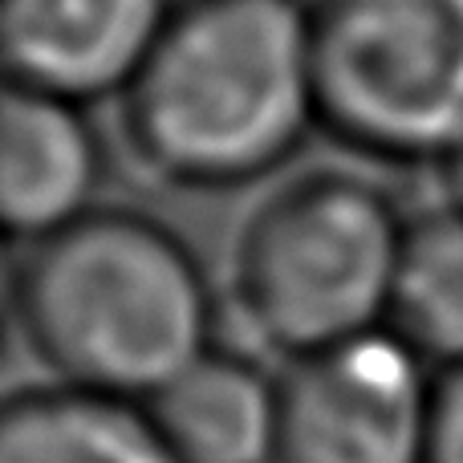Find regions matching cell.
Masks as SVG:
<instances>
[{
	"instance_id": "obj_8",
	"label": "cell",
	"mask_w": 463,
	"mask_h": 463,
	"mask_svg": "<svg viewBox=\"0 0 463 463\" xmlns=\"http://www.w3.org/2000/svg\"><path fill=\"white\" fill-rule=\"evenodd\" d=\"M146 411L179 463H277L280 374L236 350L212 345Z\"/></svg>"
},
{
	"instance_id": "obj_11",
	"label": "cell",
	"mask_w": 463,
	"mask_h": 463,
	"mask_svg": "<svg viewBox=\"0 0 463 463\" xmlns=\"http://www.w3.org/2000/svg\"><path fill=\"white\" fill-rule=\"evenodd\" d=\"M427 463H463V366L439 374Z\"/></svg>"
},
{
	"instance_id": "obj_7",
	"label": "cell",
	"mask_w": 463,
	"mask_h": 463,
	"mask_svg": "<svg viewBox=\"0 0 463 463\" xmlns=\"http://www.w3.org/2000/svg\"><path fill=\"white\" fill-rule=\"evenodd\" d=\"M110 155L90 106L8 81L0 102V220L33 244L102 208Z\"/></svg>"
},
{
	"instance_id": "obj_4",
	"label": "cell",
	"mask_w": 463,
	"mask_h": 463,
	"mask_svg": "<svg viewBox=\"0 0 463 463\" xmlns=\"http://www.w3.org/2000/svg\"><path fill=\"white\" fill-rule=\"evenodd\" d=\"M321 130L383 167L463 146V0H313Z\"/></svg>"
},
{
	"instance_id": "obj_2",
	"label": "cell",
	"mask_w": 463,
	"mask_h": 463,
	"mask_svg": "<svg viewBox=\"0 0 463 463\" xmlns=\"http://www.w3.org/2000/svg\"><path fill=\"white\" fill-rule=\"evenodd\" d=\"M8 305L49 383L146 402L216 345V288L171 224L102 203L21 244Z\"/></svg>"
},
{
	"instance_id": "obj_1",
	"label": "cell",
	"mask_w": 463,
	"mask_h": 463,
	"mask_svg": "<svg viewBox=\"0 0 463 463\" xmlns=\"http://www.w3.org/2000/svg\"><path fill=\"white\" fill-rule=\"evenodd\" d=\"M130 159L179 192H240L321 130L305 0H175L118 98Z\"/></svg>"
},
{
	"instance_id": "obj_9",
	"label": "cell",
	"mask_w": 463,
	"mask_h": 463,
	"mask_svg": "<svg viewBox=\"0 0 463 463\" xmlns=\"http://www.w3.org/2000/svg\"><path fill=\"white\" fill-rule=\"evenodd\" d=\"M0 463H179L146 402L41 383L0 411Z\"/></svg>"
},
{
	"instance_id": "obj_5",
	"label": "cell",
	"mask_w": 463,
	"mask_h": 463,
	"mask_svg": "<svg viewBox=\"0 0 463 463\" xmlns=\"http://www.w3.org/2000/svg\"><path fill=\"white\" fill-rule=\"evenodd\" d=\"M435 391L439 370L394 329L288 362L277 463H427Z\"/></svg>"
},
{
	"instance_id": "obj_6",
	"label": "cell",
	"mask_w": 463,
	"mask_h": 463,
	"mask_svg": "<svg viewBox=\"0 0 463 463\" xmlns=\"http://www.w3.org/2000/svg\"><path fill=\"white\" fill-rule=\"evenodd\" d=\"M171 13L175 0H0L8 81L78 106L122 98Z\"/></svg>"
},
{
	"instance_id": "obj_3",
	"label": "cell",
	"mask_w": 463,
	"mask_h": 463,
	"mask_svg": "<svg viewBox=\"0 0 463 463\" xmlns=\"http://www.w3.org/2000/svg\"><path fill=\"white\" fill-rule=\"evenodd\" d=\"M411 220L358 171H305L248 216L232 252V309L285 362L391 326Z\"/></svg>"
},
{
	"instance_id": "obj_10",
	"label": "cell",
	"mask_w": 463,
	"mask_h": 463,
	"mask_svg": "<svg viewBox=\"0 0 463 463\" xmlns=\"http://www.w3.org/2000/svg\"><path fill=\"white\" fill-rule=\"evenodd\" d=\"M427 366H463V212L435 208L411 220L394 285L391 326Z\"/></svg>"
},
{
	"instance_id": "obj_12",
	"label": "cell",
	"mask_w": 463,
	"mask_h": 463,
	"mask_svg": "<svg viewBox=\"0 0 463 463\" xmlns=\"http://www.w3.org/2000/svg\"><path fill=\"white\" fill-rule=\"evenodd\" d=\"M439 175H443V187H448L451 208H459V212H463V146H459L456 155H451L448 167H443Z\"/></svg>"
}]
</instances>
